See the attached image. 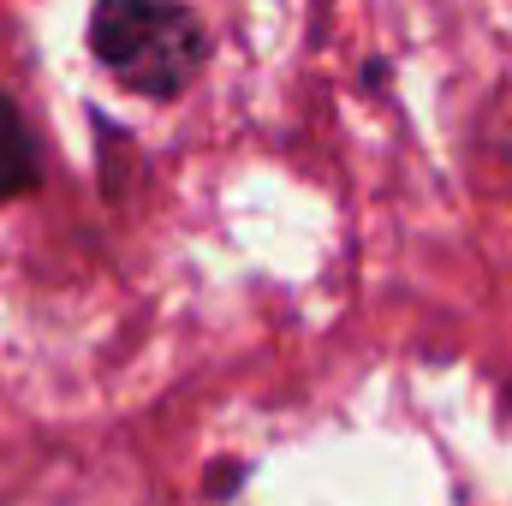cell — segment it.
<instances>
[{
  "instance_id": "obj_1",
  "label": "cell",
  "mask_w": 512,
  "mask_h": 506,
  "mask_svg": "<svg viewBox=\"0 0 512 506\" xmlns=\"http://www.w3.org/2000/svg\"><path fill=\"white\" fill-rule=\"evenodd\" d=\"M84 42L131 96L179 102L209 66V30L185 0H96Z\"/></svg>"
},
{
  "instance_id": "obj_2",
  "label": "cell",
  "mask_w": 512,
  "mask_h": 506,
  "mask_svg": "<svg viewBox=\"0 0 512 506\" xmlns=\"http://www.w3.org/2000/svg\"><path fill=\"white\" fill-rule=\"evenodd\" d=\"M36 179H42V155H36L30 120H24V108L0 90V203L36 191Z\"/></svg>"
}]
</instances>
